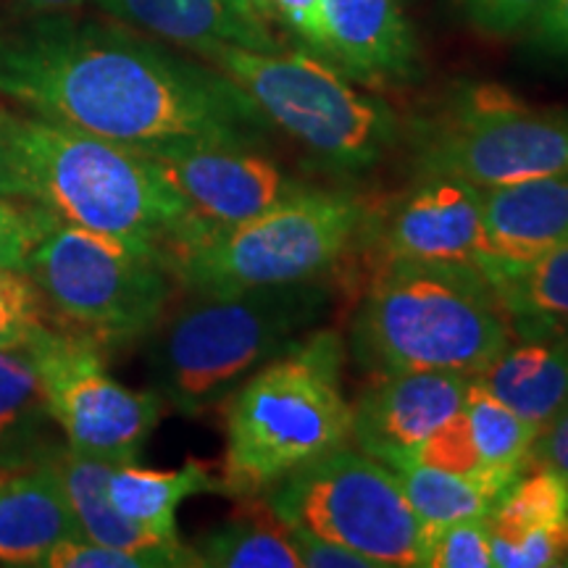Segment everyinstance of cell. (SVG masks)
Wrapping results in <instances>:
<instances>
[{"mask_svg":"<svg viewBox=\"0 0 568 568\" xmlns=\"http://www.w3.org/2000/svg\"><path fill=\"white\" fill-rule=\"evenodd\" d=\"M0 95L38 119L151 153L264 148L274 124L237 82L124 27L32 17L0 32Z\"/></svg>","mask_w":568,"mask_h":568,"instance_id":"cell-1","label":"cell"},{"mask_svg":"<svg viewBox=\"0 0 568 568\" xmlns=\"http://www.w3.org/2000/svg\"><path fill=\"white\" fill-rule=\"evenodd\" d=\"M514 337V324L479 268L387 261L376 264L345 347L368 376H479Z\"/></svg>","mask_w":568,"mask_h":568,"instance_id":"cell-2","label":"cell"},{"mask_svg":"<svg viewBox=\"0 0 568 568\" xmlns=\"http://www.w3.org/2000/svg\"><path fill=\"white\" fill-rule=\"evenodd\" d=\"M345 351L339 332L316 326L224 397L222 495L261 497L295 468L351 443Z\"/></svg>","mask_w":568,"mask_h":568,"instance_id":"cell-3","label":"cell"},{"mask_svg":"<svg viewBox=\"0 0 568 568\" xmlns=\"http://www.w3.org/2000/svg\"><path fill=\"white\" fill-rule=\"evenodd\" d=\"M151 332L148 372L166 408L201 416L253 372L314 332L332 308L324 280L190 295Z\"/></svg>","mask_w":568,"mask_h":568,"instance_id":"cell-4","label":"cell"},{"mask_svg":"<svg viewBox=\"0 0 568 568\" xmlns=\"http://www.w3.org/2000/svg\"><path fill=\"white\" fill-rule=\"evenodd\" d=\"M372 205L353 190L305 187L232 226L193 224L166 247L176 287L187 295L322 280L366 230Z\"/></svg>","mask_w":568,"mask_h":568,"instance_id":"cell-5","label":"cell"},{"mask_svg":"<svg viewBox=\"0 0 568 568\" xmlns=\"http://www.w3.org/2000/svg\"><path fill=\"white\" fill-rule=\"evenodd\" d=\"M32 203L61 222L166 251L193 224L151 155L48 119H17Z\"/></svg>","mask_w":568,"mask_h":568,"instance_id":"cell-6","label":"cell"},{"mask_svg":"<svg viewBox=\"0 0 568 568\" xmlns=\"http://www.w3.org/2000/svg\"><path fill=\"white\" fill-rule=\"evenodd\" d=\"M55 329L101 347L148 337L166 316L176 282L166 253L59 222L27 258Z\"/></svg>","mask_w":568,"mask_h":568,"instance_id":"cell-7","label":"cell"},{"mask_svg":"<svg viewBox=\"0 0 568 568\" xmlns=\"http://www.w3.org/2000/svg\"><path fill=\"white\" fill-rule=\"evenodd\" d=\"M264 116L337 172H366L406 138L397 113L311 51L216 48L205 55Z\"/></svg>","mask_w":568,"mask_h":568,"instance_id":"cell-8","label":"cell"},{"mask_svg":"<svg viewBox=\"0 0 568 568\" xmlns=\"http://www.w3.org/2000/svg\"><path fill=\"white\" fill-rule=\"evenodd\" d=\"M416 176L481 190L568 172V119L531 109L493 82L460 84L408 126Z\"/></svg>","mask_w":568,"mask_h":568,"instance_id":"cell-9","label":"cell"},{"mask_svg":"<svg viewBox=\"0 0 568 568\" xmlns=\"http://www.w3.org/2000/svg\"><path fill=\"white\" fill-rule=\"evenodd\" d=\"M266 506L284 527L345 545L374 568H418L422 518L397 474L351 443L268 487Z\"/></svg>","mask_w":568,"mask_h":568,"instance_id":"cell-10","label":"cell"},{"mask_svg":"<svg viewBox=\"0 0 568 568\" xmlns=\"http://www.w3.org/2000/svg\"><path fill=\"white\" fill-rule=\"evenodd\" d=\"M27 351L67 447L109 464H138L166 414L163 397L116 382L105 368V347L55 326H42Z\"/></svg>","mask_w":568,"mask_h":568,"instance_id":"cell-11","label":"cell"},{"mask_svg":"<svg viewBox=\"0 0 568 568\" xmlns=\"http://www.w3.org/2000/svg\"><path fill=\"white\" fill-rule=\"evenodd\" d=\"M376 264H456L479 268L489 253L485 190L450 176H416L374 226Z\"/></svg>","mask_w":568,"mask_h":568,"instance_id":"cell-12","label":"cell"},{"mask_svg":"<svg viewBox=\"0 0 568 568\" xmlns=\"http://www.w3.org/2000/svg\"><path fill=\"white\" fill-rule=\"evenodd\" d=\"M145 155L201 226L240 224L305 187L261 148L180 145Z\"/></svg>","mask_w":568,"mask_h":568,"instance_id":"cell-13","label":"cell"},{"mask_svg":"<svg viewBox=\"0 0 568 568\" xmlns=\"http://www.w3.org/2000/svg\"><path fill=\"white\" fill-rule=\"evenodd\" d=\"M351 403V443L389 468L414 460L424 439L464 406L471 376L453 372H395L368 376Z\"/></svg>","mask_w":568,"mask_h":568,"instance_id":"cell-14","label":"cell"},{"mask_svg":"<svg viewBox=\"0 0 568 568\" xmlns=\"http://www.w3.org/2000/svg\"><path fill=\"white\" fill-rule=\"evenodd\" d=\"M324 13L343 74L374 90L416 80L422 51L397 0H324Z\"/></svg>","mask_w":568,"mask_h":568,"instance_id":"cell-15","label":"cell"},{"mask_svg":"<svg viewBox=\"0 0 568 568\" xmlns=\"http://www.w3.org/2000/svg\"><path fill=\"white\" fill-rule=\"evenodd\" d=\"M111 19L205 59L216 48L280 51L251 0H92Z\"/></svg>","mask_w":568,"mask_h":568,"instance_id":"cell-16","label":"cell"},{"mask_svg":"<svg viewBox=\"0 0 568 568\" xmlns=\"http://www.w3.org/2000/svg\"><path fill=\"white\" fill-rule=\"evenodd\" d=\"M82 527L71 508L53 456L17 468L0 481V564L42 568L55 545L80 537Z\"/></svg>","mask_w":568,"mask_h":568,"instance_id":"cell-17","label":"cell"},{"mask_svg":"<svg viewBox=\"0 0 568 568\" xmlns=\"http://www.w3.org/2000/svg\"><path fill=\"white\" fill-rule=\"evenodd\" d=\"M53 464L59 468L84 537L151 558L155 568H201L195 550L187 548L182 539L159 537L116 514L109 495H105V481H109L113 466L109 460L82 456V453H74L63 445L53 453Z\"/></svg>","mask_w":568,"mask_h":568,"instance_id":"cell-18","label":"cell"},{"mask_svg":"<svg viewBox=\"0 0 568 568\" xmlns=\"http://www.w3.org/2000/svg\"><path fill=\"white\" fill-rule=\"evenodd\" d=\"M479 272L516 337L560 335L568 326V245L531 255H489Z\"/></svg>","mask_w":568,"mask_h":568,"instance_id":"cell-19","label":"cell"},{"mask_svg":"<svg viewBox=\"0 0 568 568\" xmlns=\"http://www.w3.org/2000/svg\"><path fill=\"white\" fill-rule=\"evenodd\" d=\"M485 226L487 258L568 245V172L485 190Z\"/></svg>","mask_w":568,"mask_h":568,"instance_id":"cell-20","label":"cell"},{"mask_svg":"<svg viewBox=\"0 0 568 568\" xmlns=\"http://www.w3.org/2000/svg\"><path fill=\"white\" fill-rule=\"evenodd\" d=\"M477 379L539 429L568 406V343L564 335L514 337Z\"/></svg>","mask_w":568,"mask_h":568,"instance_id":"cell-21","label":"cell"},{"mask_svg":"<svg viewBox=\"0 0 568 568\" xmlns=\"http://www.w3.org/2000/svg\"><path fill=\"white\" fill-rule=\"evenodd\" d=\"M222 493V479L209 460L187 458L176 468H145L140 464H113L105 495L119 516L166 539L176 535V510L187 497Z\"/></svg>","mask_w":568,"mask_h":568,"instance_id":"cell-22","label":"cell"},{"mask_svg":"<svg viewBox=\"0 0 568 568\" xmlns=\"http://www.w3.org/2000/svg\"><path fill=\"white\" fill-rule=\"evenodd\" d=\"M45 389L27 347H0V466H32L53 456L59 447L48 443Z\"/></svg>","mask_w":568,"mask_h":568,"instance_id":"cell-23","label":"cell"},{"mask_svg":"<svg viewBox=\"0 0 568 568\" xmlns=\"http://www.w3.org/2000/svg\"><path fill=\"white\" fill-rule=\"evenodd\" d=\"M393 471L406 489L422 529L445 527L464 518H485L524 471L485 468L477 474L439 471L422 464H400Z\"/></svg>","mask_w":568,"mask_h":568,"instance_id":"cell-24","label":"cell"},{"mask_svg":"<svg viewBox=\"0 0 568 568\" xmlns=\"http://www.w3.org/2000/svg\"><path fill=\"white\" fill-rule=\"evenodd\" d=\"M193 550L201 568H303L287 527L264 497H243L240 510L205 531Z\"/></svg>","mask_w":568,"mask_h":568,"instance_id":"cell-25","label":"cell"},{"mask_svg":"<svg viewBox=\"0 0 568 568\" xmlns=\"http://www.w3.org/2000/svg\"><path fill=\"white\" fill-rule=\"evenodd\" d=\"M464 414L471 426L481 464L487 468L529 471V450L539 429L489 393L477 376L468 379Z\"/></svg>","mask_w":568,"mask_h":568,"instance_id":"cell-26","label":"cell"},{"mask_svg":"<svg viewBox=\"0 0 568 568\" xmlns=\"http://www.w3.org/2000/svg\"><path fill=\"white\" fill-rule=\"evenodd\" d=\"M495 537L516 539L531 529L568 521V481L556 471L535 466V474L524 471L514 487L497 500L487 516Z\"/></svg>","mask_w":568,"mask_h":568,"instance_id":"cell-27","label":"cell"},{"mask_svg":"<svg viewBox=\"0 0 568 568\" xmlns=\"http://www.w3.org/2000/svg\"><path fill=\"white\" fill-rule=\"evenodd\" d=\"M418 568H495L487 516L422 529Z\"/></svg>","mask_w":568,"mask_h":568,"instance_id":"cell-28","label":"cell"},{"mask_svg":"<svg viewBox=\"0 0 568 568\" xmlns=\"http://www.w3.org/2000/svg\"><path fill=\"white\" fill-rule=\"evenodd\" d=\"M45 326V308L24 268L0 266V347H27Z\"/></svg>","mask_w":568,"mask_h":568,"instance_id":"cell-29","label":"cell"},{"mask_svg":"<svg viewBox=\"0 0 568 568\" xmlns=\"http://www.w3.org/2000/svg\"><path fill=\"white\" fill-rule=\"evenodd\" d=\"M59 222L45 205L0 197V266L24 268L34 247Z\"/></svg>","mask_w":568,"mask_h":568,"instance_id":"cell-30","label":"cell"},{"mask_svg":"<svg viewBox=\"0 0 568 568\" xmlns=\"http://www.w3.org/2000/svg\"><path fill=\"white\" fill-rule=\"evenodd\" d=\"M408 464H422L429 468H439V471H453V474H477L485 471L481 464L477 443H474L471 426L464 414V406L453 418L439 426L437 432H432L424 439V445L418 447L414 460Z\"/></svg>","mask_w":568,"mask_h":568,"instance_id":"cell-31","label":"cell"},{"mask_svg":"<svg viewBox=\"0 0 568 568\" xmlns=\"http://www.w3.org/2000/svg\"><path fill=\"white\" fill-rule=\"evenodd\" d=\"M568 552V521L531 529L516 539L493 535L495 568H550L564 566Z\"/></svg>","mask_w":568,"mask_h":568,"instance_id":"cell-32","label":"cell"},{"mask_svg":"<svg viewBox=\"0 0 568 568\" xmlns=\"http://www.w3.org/2000/svg\"><path fill=\"white\" fill-rule=\"evenodd\" d=\"M548 3L550 0H456L468 24L493 38L521 32Z\"/></svg>","mask_w":568,"mask_h":568,"instance_id":"cell-33","label":"cell"},{"mask_svg":"<svg viewBox=\"0 0 568 568\" xmlns=\"http://www.w3.org/2000/svg\"><path fill=\"white\" fill-rule=\"evenodd\" d=\"M42 568H155L151 558L126 552L90 537H69L48 552Z\"/></svg>","mask_w":568,"mask_h":568,"instance_id":"cell-34","label":"cell"},{"mask_svg":"<svg viewBox=\"0 0 568 568\" xmlns=\"http://www.w3.org/2000/svg\"><path fill=\"white\" fill-rule=\"evenodd\" d=\"M272 11L303 40L305 51L332 61V42L326 30L324 0H272Z\"/></svg>","mask_w":568,"mask_h":568,"instance_id":"cell-35","label":"cell"},{"mask_svg":"<svg viewBox=\"0 0 568 568\" xmlns=\"http://www.w3.org/2000/svg\"><path fill=\"white\" fill-rule=\"evenodd\" d=\"M287 535L303 568H374L372 560L361 556V552L345 548L339 542H332L326 537H318L308 529L290 527Z\"/></svg>","mask_w":568,"mask_h":568,"instance_id":"cell-36","label":"cell"},{"mask_svg":"<svg viewBox=\"0 0 568 568\" xmlns=\"http://www.w3.org/2000/svg\"><path fill=\"white\" fill-rule=\"evenodd\" d=\"M17 119L19 116L0 109V197L32 201L30 182H27L17 148Z\"/></svg>","mask_w":568,"mask_h":568,"instance_id":"cell-37","label":"cell"},{"mask_svg":"<svg viewBox=\"0 0 568 568\" xmlns=\"http://www.w3.org/2000/svg\"><path fill=\"white\" fill-rule=\"evenodd\" d=\"M531 466L548 468L568 481V406L548 424L539 426L529 450V468Z\"/></svg>","mask_w":568,"mask_h":568,"instance_id":"cell-38","label":"cell"},{"mask_svg":"<svg viewBox=\"0 0 568 568\" xmlns=\"http://www.w3.org/2000/svg\"><path fill=\"white\" fill-rule=\"evenodd\" d=\"M531 40L550 55L568 59V0H550L531 21Z\"/></svg>","mask_w":568,"mask_h":568,"instance_id":"cell-39","label":"cell"},{"mask_svg":"<svg viewBox=\"0 0 568 568\" xmlns=\"http://www.w3.org/2000/svg\"><path fill=\"white\" fill-rule=\"evenodd\" d=\"M84 0H13L19 13L24 17H61V13L77 11Z\"/></svg>","mask_w":568,"mask_h":568,"instance_id":"cell-40","label":"cell"},{"mask_svg":"<svg viewBox=\"0 0 568 568\" xmlns=\"http://www.w3.org/2000/svg\"><path fill=\"white\" fill-rule=\"evenodd\" d=\"M251 6H253V9L258 11L261 17H264V19L274 17V11H272V0H251Z\"/></svg>","mask_w":568,"mask_h":568,"instance_id":"cell-41","label":"cell"},{"mask_svg":"<svg viewBox=\"0 0 568 568\" xmlns=\"http://www.w3.org/2000/svg\"><path fill=\"white\" fill-rule=\"evenodd\" d=\"M11 474V468H6V466H0V481H3L6 477H9Z\"/></svg>","mask_w":568,"mask_h":568,"instance_id":"cell-42","label":"cell"},{"mask_svg":"<svg viewBox=\"0 0 568 568\" xmlns=\"http://www.w3.org/2000/svg\"><path fill=\"white\" fill-rule=\"evenodd\" d=\"M560 335H564V339H566V343H568V326H566V329H564V332H560Z\"/></svg>","mask_w":568,"mask_h":568,"instance_id":"cell-43","label":"cell"},{"mask_svg":"<svg viewBox=\"0 0 568 568\" xmlns=\"http://www.w3.org/2000/svg\"><path fill=\"white\" fill-rule=\"evenodd\" d=\"M564 566H568V552H566V560H564Z\"/></svg>","mask_w":568,"mask_h":568,"instance_id":"cell-44","label":"cell"}]
</instances>
